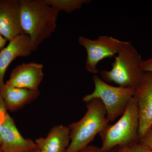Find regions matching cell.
<instances>
[{
  "mask_svg": "<svg viewBox=\"0 0 152 152\" xmlns=\"http://www.w3.org/2000/svg\"><path fill=\"white\" fill-rule=\"evenodd\" d=\"M94 89L93 92L83 98L86 103L94 99L102 102L109 121L113 122L121 116L133 97L135 88L114 86L103 80L99 76L93 77Z\"/></svg>",
  "mask_w": 152,
  "mask_h": 152,
  "instance_id": "5",
  "label": "cell"
},
{
  "mask_svg": "<svg viewBox=\"0 0 152 152\" xmlns=\"http://www.w3.org/2000/svg\"><path fill=\"white\" fill-rule=\"evenodd\" d=\"M139 116L137 102L132 98L119 119L109 125L100 133L102 152H107L116 147L134 141L138 136Z\"/></svg>",
  "mask_w": 152,
  "mask_h": 152,
  "instance_id": "4",
  "label": "cell"
},
{
  "mask_svg": "<svg viewBox=\"0 0 152 152\" xmlns=\"http://www.w3.org/2000/svg\"><path fill=\"white\" fill-rule=\"evenodd\" d=\"M41 151L40 149H37L35 150H33V151H26L24 152H40Z\"/></svg>",
  "mask_w": 152,
  "mask_h": 152,
  "instance_id": "21",
  "label": "cell"
},
{
  "mask_svg": "<svg viewBox=\"0 0 152 152\" xmlns=\"http://www.w3.org/2000/svg\"><path fill=\"white\" fill-rule=\"evenodd\" d=\"M133 98L137 102L138 110V136L142 137L152 126V73H144L136 87Z\"/></svg>",
  "mask_w": 152,
  "mask_h": 152,
  "instance_id": "7",
  "label": "cell"
},
{
  "mask_svg": "<svg viewBox=\"0 0 152 152\" xmlns=\"http://www.w3.org/2000/svg\"><path fill=\"white\" fill-rule=\"evenodd\" d=\"M20 3L22 30L30 37L34 52L55 31L59 12L46 0H20Z\"/></svg>",
  "mask_w": 152,
  "mask_h": 152,
  "instance_id": "1",
  "label": "cell"
},
{
  "mask_svg": "<svg viewBox=\"0 0 152 152\" xmlns=\"http://www.w3.org/2000/svg\"><path fill=\"white\" fill-rule=\"evenodd\" d=\"M112 64L110 70L100 72L102 80L107 83H114L119 86L136 88L144 74L143 60L130 41L125 42Z\"/></svg>",
  "mask_w": 152,
  "mask_h": 152,
  "instance_id": "3",
  "label": "cell"
},
{
  "mask_svg": "<svg viewBox=\"0 0 152 152\" xmlns=\"http://www.w3.org/2000/svg\"><path fill=\"white\" fill-rule=\"evenodd\" d=\"M77 152H102L100 148L96 146L89 145L86 148Z\"/></svg>",
  "mask_w": 152,
  "mask_h": 152,
  "instance_id": "19",
  "label": "cell"
},
{
  "mask_svg": "<svg viewBox=\"0 0 152 152\" xmlns=\"http://www.w3.org/2000/svg\"><path fill=\"white\" fill-rule=\"evenodd\" d=\"M78 42L86 50V69L95 75L99 72L97 66L99 62L106 58L115 56L121 50L125 42L111 36L104 35L94 40L81 36L78 38Z\"/></svg>",
  "mask_w": 152,
  "mask_h": 152,
  "instance_id": "6",
  "label": "cell"
},
{
  "mask_svg": "<svg viewBox=\"0 0 152 152\" xmlns=\"http://www.w3.org/2000/svg\"><path fill=\"white\" fill-rule=\"evenodd\" d=\"M142 66L144 72L152 73V56L146 60H143Z\"/></svg>",
  "mask_w": 152,
  "mask_h": 152,
  "instance_id": "18",
  "label": "cell"
},
{
  "mask_svg": "<svg viewBox=\"0 0 152 152\" xmlns=\"http://www.w3.org/2000/svg\"><path fill=\"white\" fill-rule=\"evenodd\" d=\"M30 38L22 34L10 42L7 46L0 52V87L5 83L4 77L9 65L16 58L27 57L32 52Z\"/></svg>",
  "mask_w": 152,
  "mask_h": 152,
  "instance_id": "11",
  "label": "cell"
},
{
  "mask_svg": "<svg viewBox=\"0 0 152 152\" xmlns=\"http://www.w3.org/2000/svg\"><path fill=\"white\" fill-rule=\"evenodd\" d=\"M140 140L145 145L152 151V129L149 130Z\"/></svg>",
  "mask_w": 152,
  "mask_h": 152,
  "instance_id": "17",
  "label": "cell"
},
{
  "mask_svg": "<svg viewBox=\"0 0 152 152\" xmlns=\"http://www.w3.org/2000/svg\"><path fill=\"white\" fill-rule=\"evenodd\" d=\"M117 152H152L140 139L129 143L117 147Z\"/></svg>",
  "mask_w": 152,
  "mask_h": 152,
  "instance_id": "15",
  "label": "cell"
},
{
  "mask_svg": "<svg viewBox=\"0 0 152 152\" xmlns=\"http://www.w3.org/2000/svg\"><path fill=\"white\" fill-rule=\"evenodd\" d=\"M49 5L59 12L64 11L70 13L82 7L83 5L90 2L88 0H46Z\"/></svg>",
  "mask_w": 152,
  "mask_h": 152,
  "instance_id": "14",
  "label": "cell"
},
{
  "mask_svg": "<svg viewBox=\"0 0 152 152\" xmlns=\"http://www.w3.org/2000/svg\"><path fill=\"white\" fill-rule=\"evenodd\" d=\"M44 152L43 151H41V152Z\"/></svg>",
  "mask_w": 152,
  "mask_h": 152,
  "instance_id": "24",
  "label": "cell"
},
{
  "mask_svg": "<svg viewBox=\"0 0 152 152\" xmlns=\"http://www.w3.org/2000/svg\"><path fill=\"white\" fill-rule=\"evenodd\" d=\"M0 152H4V150H3V149L1 147V145H0Z\"/></svg>",
  "mask_w": 152,
  "mask_h": 152,
  "instance_id": "23",
  "label": "cell"
},
{
  "mask_svg": "<svg viewBox=\"0 0 152 152\" xmlns=\"http://www.w3.org/2000/svg\"><path fill=\"white\" fill-rule=\"evenodd\" d=\"M86 108L82 119L68 126L70 142L66 152H77L86 148L109 125L106 109L99 99L87 103Z\"/></svg>",
  "mask_w": 152,
  "mask_h": 152,
  "instance_id": "2",
  "label": "cell"
},
{
  "mask_svg": "<svg viewBox=\"0 0 152 152\" xmlns=\"http://www.w3.org/2000/svg\"><path fill=\"white\" fill-rule=\"evenodd\" d=\"M107 152H117V147Z\"/></svg>",
  "mask_w": 152,
  "mask_h": 152,
  "instance_id": "22",
  "label": "cell"
},
{
  "mask_svg": "<svg viewBox=\"0 0 152 152\" xmlns=\"http://www.w3.org/2000/svg\"></svg>",
  "mask_w": 152,
  "mask_h": 152,
  "instance_id": "26",
  "label": "cell"
},
{
  "mask_svg": "<svg viewBox=\"0 0 152 152\" xmlns=\"http://www.w3.org/2000/svg\"><path fill=\"white\" fill-rule=\"evenodd\" d=\"M7 40L2 36L0 33V50L2 49L5 45Z\"/></svg>",
  "mask_w": 152,
  "mask_h": 152,
  "instance_id": "20",
  "label": "cell"
},
{
  "mask_svg": "<svg viewBox=\"0 0 152 152\" xmlns=\"http://www.w3.org/2000/svg\"><path fill=\"white\" fill-rule=\"evenodd\" d=\"M35 142L42 151L66 152L70 142L69 128L63 125L55 126L45 138H39Z\"/></svg>",
  "mask_w": 152,
  "mask_h": 152,
  "instance_id": "13",
  "label": "cell"
},
{
  "mask_svg": "<svg viewBox=\"0 0 152 152\" xmlns=\"http://www.w3.org/2000/svg\"><path fill=\"white\" fill-rule=\"evenodd\" d=\"M0 33L9 42L24 34L20 1L0 0Z\"/></svg>",
  "mask_w": 152,
  "mask_h": 152,
  "instance_id": "8",
  "label": "cell"
},
{
  "mask_svg": "<svg viewBox=\"0 0 152 152\" xmlns=\"http://www.w3.org/2000/svg\"><path fill=\"white\" fill-rule=\"evenodd\" d=\"M1 146L4 152H24L39 149L35 142L21 135L9 114L1 133Z\"/></svg>",
  "mask_w": 152,
  "mask_h": 152,
  "instance_id": "10",
  "label": "cell"
},
{
  "mask_svg": "<svg viewBox=\"0 0 152 152\" xmlns=\"http://www.w3.org/2000/svg\"><path fill=\"white\" fill-rule=\"evenodd\" d=\"M40 94L39 90L12 87L4 84L0 87V96L2 98L7 110H18L27 104L35 100Z\"/></svg>",
  "mask_w": 152,
  "mask_h": 152,
  "instance_id": "12",
  "label": "cell"
},
{
  "mask_svg": "<svg viewBox=\"0 0 152 152\" xmlns=\"http://www.w3.org/2000/svg\"><path fill=\"white\" fill-rule=\"evenodd\" d=\"M151 129H152V126L151 128Z\"/></svg>",
  "mask_w": 152,
  "mask_h": 152,
  "instance_id": "25",
  "label": "cell"
},
{
  "mask_svg": "<svg viewBox=\"0 0 152 152\" xmlns=\"http://www.w3.org/2000/svg\"><path fill=\"white\" fill-rule=\"evenodd\" d=\"M8 113L2 98L0 96V145H1V133Z\"/></svg>",
  "mask_w": 152,
  "mask_h": 152,
  "instance_id": "16",
  "label": "cell"
},
{
  "mask_svg": "<svg viewBox=\"0 0 152 152\" xmlns=\"http://www.w3.org/2000/svg\"><path fill=\"white\" fill-rule=\"evenodd\" d=\"M43 69V66L41 64H22L13 70L6 84L15 88L39 90L44 77Z\"/></svg>",
  "mask_w": 152,
  "mask_h": 152,
  "instance_id": "9",
  "label": "cell"
}]
</instances>
